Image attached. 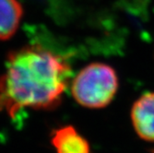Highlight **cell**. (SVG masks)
<instances>
[{
  "mask_svg": "<svg viewBox=\"0 0 154 153\" xmlns=\"http://www.w3.org/2000/svg\"><path fill=\"white\" fill-rule=\"evenodd\" d=\"M51 143L57 153H91L87 139L72 126L55 129L51 136Z\"/></svg>",
  "mask_w": 154,
  "mask_h": 153,
  "instance_id": "cell-4",
  "label": "cell"
},
{
  "mask_svg": "<svg viewBox=\"0 0 154 153\" xmlns=\"http://www.w3.org/2000/svg\"><path fill=\"white\" fill-rule=\"evenodd\" d=\"M118 89L115 69L103 63H91L73 78L71 94L81 106L101 109L113 101Z\"/></svg>",
  "mask_w": 154,
  "mask_h": 153,
  "instance_id": "cell-2",
  "label": "cell"
},
{
  "mask_svg": "<svg viewBox=\"0 0 154 153\" xmlns=\"http://www.w3.org/2000/svg\"><path fill=\"white\" fill-rule=\"evenodd\" d=\"M133 127L139 137L154 141V93L147 92L136 101L131 109Z\"/></svg>",
  "mask_w": 154,
  "mask_h": 153,
  "instance_id": "cell-3",
  "label": "cell"
},
{
  "mask_svg": "<svg viewBox=\"0 0 154 153\" xmlns=\"http://www.w3.org/2000/svg\"><path fill=\"white\" fill-rule=\"evenodd\" d=\"M23 14L18 0H0V41L11 38L17 32Z\"/></svg>",
  "mask_w": 154,
  "mask_h": 153,
  "instance_id": "cell-5",
  "label": "cell"
},
{
  "mask_svg": "<svg viewBox=\"0 0 154 153\" xmlns=\"http://www.w3.org/2000/svg\"><path fill=\"white\" fill-rule=\"evenodd\" d=\"M70 75V66L64 57L39 44L11 51L0 77V113L14 118L25 108L55 109Z\"/></svg>",
  "mask_w": 154,
  "mask_h": 153,
  "instance_id": "cell-1",
  "label": "cell"
},
{
  "mask_svg": "<svg viewBox=\"0 0 154 153\" xmlns=\"http://www.w3.org/2000/svg\"><path fill=\"white\" fill-rule=\"evenodd\" d=\"M153 153H154V152H153Z\"/></svg>",
  "mask_w": 154,
  "mask_h": 153,
  "instance_id": "cell-6",
  "label": "cell"
}]
</instances>
